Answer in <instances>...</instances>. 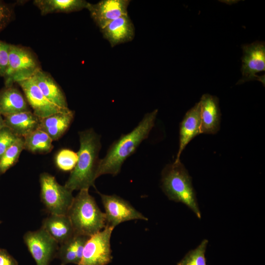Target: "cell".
Listing matches in <instances>:
<instances>
[{
    "label": "cell",
    "mask_w": 265,
    "mask_h": 265,
    "mask_svg": "<svg viewBox=\"0 0 265 265\" xmlns=\"http://www.w3.org/2000/svg\"><path fill=\"white\" fill-rule=\"evenodd\" d=\"M23 239L37 265H50L56 257L59 244L42 228L26 232Z\"/></svg>",
    "instance_id": "obj_10"
},
{
    "label": "cell",
    "mask_w": 265,
    "mask_h": 265,
    "mask_svg": "<svg viewBox=\"0 0 265 265\" xmlns=\"http://www.w3.org/2000/svg\"><path fill=\"white\" fill-rule=\"evenodd\" d=\"M44 229L59 245L74 235L71 222L67 215L50 214L42 221Z\"/></svg>",
    "instance_id": "obj_18"
},
{
    "label": "cell",
    "mask_w": 265,
    "mask_h": 265,
    "mask_svg": "<svg viewBox=\"0 0 265 265\" xmlns=\"http://www.w3.org/2000/svg\"><path fill=\"white\" fill-rule=\"evenodd\" d=\"M14 16L13 6L0 0V32L13 20Z\"/></svg>",
    "instance_id": "obj_28"
},
{
    "label": "cell",
    "mask_w": 265,
    "mask_h": 265,
    "mask_svg": "<svg viewBox=\"0 0 265 265\" xmlns=\"http://www.w3.org/2000/svg\"><path fill=\"white\" fill-rule=\"evenodd\" d=\"M113 229L106 225L102 230L89 237L78 265H107L111 262L110 238Z\"/></svg>",
    "instance_id": "obj_7"
},
{
    "label": "cell",
    "mask_w": 265,
    "mask_h": 265,
    "mask_svg": "<svg viewBox=\"0 0 265 265\" xmlns=\"http://www.w3.org/2000/svg\"><path fill=\"white\" fill-rule=\"evenodd\" d=\"M32 78L51 103L63 109L69 108L64 94L49 73L40 70Z\"/></svg>",
    "instance_id": "obj_16"
},
{
    "label": "cell",
    "mask_w": 265,
    "mask_h": 265,
    "mask_svg": "<svg viewBox=\"0 0 265 265\" xmlns=\"http://www.w3.org/2000/svg\"><path fill=\"white\" fill-rule=\"evenodd\" d=\"M40 197L50 214L67 215L74 197L71 190L60 185L48 173L40 175Z\"/></svg>",
    "instance_id": "obj_6"
},
{
    "label": "cell",
    "mask_w": 265,
    "mask_h": 265,
    "mask_svg": "<svg viewBox=\"0 0 265 265\" xmlns=\"http://www.w3.org/2000/svg\"><path fill=\"white\" fill-rule=\"evenodd\" d=\"M3 126H4L3 119L2 117V115L0 114V130Z\"/></svg>",
    "instance_id": "obj_31"
},
{
    "label": "cell",
    "mask_w": 265,
    "mask_h": 265,
    "mask_svg": "<svg viewBox=\"0 0 265 265\" xmlns=\"http://www.w3.org/2000/svg\"><path fill=\"white\" fill-rule=\"evenodd\" d=\"M78 160L77 153L70 149H62L55 157L57 167L64 171H72Z\"/></svg>",
    "instance_id": "obj_26"
},
{
    "label": "cell",
    "mask_w": 265,
    "mask_h": 265,
    "mask_svg": "<svg viewBox=\"0 0 265 265\" xmlns=\"http://www.w3.org/2000/svg\"><path fill=\"white\" fill-rule=\"evenodd\" d=\"M17 83L22 88L27 102L33 109V113L40 119L66 110L51 103L42 94L32 78Z\"/></svg>",
    "instance_id": "obj_12"
},
{
    "label": "cell",
    "mask_w": 265,
    "mask_h": 265,
    "mask_svg": "<svg viewBox=\"0 0 265 265\" xmlns=\"http://www.w3.org/2000/svg\"><path fill=\"white\" fill-rule=\"evenodd\" d=\"M128 0H102L93 4L88 2L87 9L100 29L111 21L128 14Z\"/></svg>",
    "instance_id": "obj_11"
},
{
    "label": "cell",
    "mask_w": 265,
    "mask_h": 265,
    "mask_svg": "<svg viewBox=\"0 0 265 265\" xmlns=\"http://www.w3.org/2000/svg\"><path fill=\"white\" fill-rule=\"evenodd\" d=\"M201 134V117L199 102L185 114L180 125L179 146L174 162L180 161L181 155L187 145Z\"/></svg>",
    "instance_id": "obj_14"
},
{
    "label": "cell",
    "mask_w": 265,
    "mask_h": 265,
    "mask_svg": "<svg viewBox=\"0 0 265 265\" xmlns=\"http://www.w3.org/2000/svg\"><path fill=\"white\" fill-rule=\"evenodd\" d=\"M158 110L146 113L131 132L122 134L109 147L104 158L99 160L96 177L110 174L118 175L124 162L136 151L146 139L154 126Z\"/></svg>",
    "instance_id": "obj_1"
},
{
    "label": "cell",
    "mask_w": 265,
    "mask_h": 265,
    "mask_svg": "<svg viewBox=\"0 0 265 265\" xmlns=\"http://www.w3.org/2000/svg\"><path fill=\"white\" fill-rule=\"evenodd\" d=\"M0 265H18V263L6 250L0 249Z\"/></svg>",
    "instance_id": "obj_30"
},
{
    "label": "cell",
    "mask_w": 265,
    "mask_h": 265,
    "mask_svg": "<svg viewBox=\"0 0 265 265\" xmlns=\"http://www.w3.org/2000/svg\"><path fill=\"white\" fill-rule=\"evenodd\" d=\"M201 134L216 133L220 129L221 112L219 99L209 94H203L200 101Z\"/></svg>",
    "instance_id": "obj_13"
},
{
    "label": "cell",
    "mask_w": 265,
    "mask_h": 265,
    "mask_svg": "<svg viewBox=\"0 0 265 265\" xmlns=\"http://www.w3.org/2000/svg\"><path fill=\"white\" fill-rule=\"evenodd\" d=\"M105 209L106 225L114 228L119 224L133 220H148L128 201L116 195L98 193Z\"/></svg>",
    "instance_id": "obj_9"
},
{
    "label": "cell",
    "mask_w": 265,
    "mask_h": 265,
    "mask_svg": "<svg viewBox=\"0 0 265 265\" xmlns=\"http://www.w3.org/2000/svg\"><path fill=\"white\" fill-rule=\"evenodd\" d=\"M242 56L241 72V78L237 84H241L251 80H258L265 86V75L258 76L257 73L265 71V44L263 41H256L242 45Z\"/></svg>",
    "instance_id": "obj_8"
},
{
    "label": "cell",
    "mask_w": 265,
    "mask_h": 265,
    "mask_svg": "<svg viewBox=\"0 0 265 265\" xmlns=\"http://www.w3.org/2000/svg\"><path fill=\"white\" fill-rule=\"evenodd\" d=\"M40 70L37 57L29 49L10 44L8 66L4 76L5 86L30 79Z\"/></svg>",
    "instance_id": "obj_5"
},
{
    "label": "cell",
    "mask_w": 265,
    "mask_h": 265,
    "mask_svg": "<svg viewBox=\"0 0 265 265\" xmlns=\"http://www.w3.org/2000/svg\"><path fill=\"white\" fill-rule=\"evenodd\" d=\"M24 149V138L18 139L5 151L0 159V175L5 173L18 160Z\"/></svg>",
    "instance_id": "obj_24"
},
{
    "label": "cell",
    "mask_w": 265,
    "mask_h": 265,
    "mask_svg": "<svg viewBox=\"0 0 265 265\" xmlns=\"http://www.w3.org/2000/svg\"><path fill=\"white\" fill-rule=\"evenodd\" d=\"M101 31L112 47L131 41L135 34L134 25L128 14L111 21Z\"/></svg>",
    "instance_id": "obj_15"
},
{
    "label": "cell",
    "mask_w": 265,
    "mask_h": 265,
    "mask_svg": "<svg viewBox=\"0 0 265 265\" xmlns=\"http://www.w3.org/2000/svg\"><path fill=\"white\" fill-rule=\"evenodd\" d=\"M29 110L26 99L21 92L12 86L0 92V114L5 116Z\"/></svg>",
    "instance_id": "obj_20"
},
{
    "label": "cell",
    "mask_w": 265,
    "mask_h": 265,
    "mask_svg": "<svg viewBox=\"0 0 265 265\" xmlns=\"http://www.w3.org/2000/svg\"><path fill=\"white\" fill-rule=\"evenodd\" d=\"M24 138V149L33 153H48L50 152L53 147L52 138L39 128Z\"/></svg>",
    "instance_id": "obj_23"
},
{
    "label": "cell",
    "mask_w": 265,
    "mask_h": 265,
    "mask_svg": "<svg viewBox=\"0 0 265 265\" xmlns=\"http://www.w3.org/2000/svg\"><path fill=\"white\" fill-rule=\"evenodd\" d=\"M161 181L162 189L169 200L184 204L201 218L191 177L181 161H174L164 167Z\"/></svg>",
    "instance_id": "obj_4"
},
{
    "label": "cell",
    "mask_w": 265,
    "mask_h": 265,
    "mask_svg": "<svg viewBox=\"0 0 265 265\" xmlns=\"http://www.w3.org/2000/svg\"><path fill=\"white\" fill-rule=\"evenodd\" d=\"M1 222H2L0 220V224L1 223Z\"/></svg>",
    "instance_id": "obj_32"
},
{
    "label": "cell",
    "mask_w": 265,
    "mask_h": 265,
    "mask_svg": "<svg viewBox=\"0 0 265 265\" xmlns=\"http://www.w3.org/2000/svg\"><path fill=\"white\" fill-rule=\"evenodd\" d=\"M89 237L75 235L72 238L59 246L56 257L62 264L78 265L82 256L84 245Z\"/></svg>",
    "instance_id": "obj_21"
},
{
    "label": "cell",
    "mask_w": 265,
    "mask_h": 265,
    "mask_svg": "<svg viewBox=\"0 0 265 265\" xmlns=\"http://www.w3.org/2000/svg\"><path fill=\"white\" fill-rule=\"evenodd\" d=\"M67 215L75 235L90 237L106 226L105 214L89 194L88 189L80 190L74 197Z\"/></svg>",
    "instance_id": "obj_3"
},
{
    "label": "cell",
    "mask_w": 265,
    "mask_h": 265,
    "mask_svg": "<svg viewBox=\"0 0 265 265\" xmlns=\"http://www.w3.org/2000/svg\"><path fill=\"white\" fill-rule=\"evenodd\" d=\"M33 3L42 15H46L80 11L86 8L88 2L84 0H34Z\"/></svg>",
    "instance_id": "obj_22"
},
{
    "label": "cell",
    "mask_w": 265,
    "mask_h": 265,
    "mask_svg": "<svg viewBox=\"0 0 265 265\" xmlns=\"http://www.w3.org/2000/svg\"><path fill=\"white\" fill-rule=\"evenodd\" d=\"M10 44L0 40V77H4L8 63Z\"/></svg>",
    "instance_id": "obj_29"
},
{
    "label": "cell",
    "mask_w": 265,
    "mask_h": 265,
    "mask_svg": "<svg viewBox=\"0 0 265 265\" xmlns=\"http://www.w3.org/2000/svg\"><path fill=\"white\" fill-rule=\"evenodd\" d=\"M40 119L30 110L4 117V125L18 136L25 137L39 128Z\"/></svg>",
    "instance_id": "obj_19"
},
{
    "label": "cell",
    "mask_w": 265,
    "mask_h": 265,
    "mask_svg": "<svg viewBox=\"0 0 265 265\" xmlns=\"http://www.w3.org/2000/svg\"><path fill=\"white\" fill-rule=\"evenodd\" d=\"M80 146L78 160L64 186L72 191L94 186L101 148L100 136L92 129L79 133Z\"/></svg>",
    "instance_id": "obj_2"
},
{
    "label": "cell",
    "mask_w": 265,
    "mask_h": 265,
    "mask_svg": "<svg viewBox=\"0 0 265 265\" xmlns=\"http://www.w3.org/2000/svg\"><path fill=\"white\" fill-rule=\"evenodd\" d=\"M75 112L69 108L40 119L39 129L53 140L61 137L70 127Z\"/></svg>",
    "instance_id": "obj_17"
},
{
    "label": "cell",
    "mask_w": 265,
    "mask_h": 265,
    "mask_svg": "<svg viewBox=\"0 0 265 265\" xmlns=\"http://www.w3.org/2000/svg\"><path fill=\"white\" fill-rule=\"evenodd\" d=\"M20 137L3 126L0 130V159L5 151Z\"/></svg>",
    "instance_id": "obj_27"
},
{
    "label": "cell",
    "mask_w": 265,
    "mask_h": 265,
    "mask_svg": "<svg viewBox=\"0 0 265 265\" xmlns=\"http://www.w3.org/2000/svg\"><path fill=\"white\" fill-rule=\"evenodd\" d=\"M61 265H64V264H61Z\"/></svg>",
    "instance_id": "obj_33"
},
{
    "label": "cell",
    "mask_w": 265,
    "mask_h": 265,
    "mask_svg": "<svg viewBox=\"0 0 265 265\" xmlns=\"http://www.w3.org/2000/svg\"><path fill=\"white\" fill-rule=\"evenodd\" d=\"M208 241L203 239L194 249L188 251L177 265H207L205 252Z\"/></svg>",
    "instance_id": "obj_25"
}]
</instances>
